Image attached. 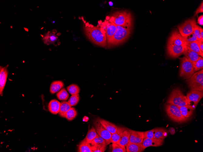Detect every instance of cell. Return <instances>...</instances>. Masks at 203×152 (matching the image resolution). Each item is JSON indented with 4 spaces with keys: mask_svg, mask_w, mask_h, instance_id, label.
Returning <instances> with one entry per match:
<instances>
[{
    "mask_svg": "<svg viewBox=\"0 0 203 152\" xmlns=\"http://www.w3.org/2000/svg\"><path fill=\"white\" fill-rule=\"evenodd\" d=\"M85 35L93 44L104 48L107 47L105 32L101 27L86 25L83 27Z\"/></svg>",
    "mask_w": 203,
    "mask_h": 152,
    "instance_id": "1",
    "label": "cell"
},
{
    "mask_svg": "<svg viewBox=\"0 0 203 152\" xmlns=\"http://www.w3.org/2000/svg\"><path fill=\"white\" fill-rule=\"evenodd\" d=\"M132 29V25H116V32L107 43V47L111 48L119 46L125 42L130 36Z\"/></svg>",
    "mask_w": 203,
    "mask_h": 152,
    "instance_id": "2",
    "label": "cell"
},
{
    "mask_svg": "<svg viewBox=\"0 0 203 152\" xmlns=\"http://www.w3.org/2000/svg\"><path fill=\"white\" fill-rule=\"evenodd\" d=\"M108 20L116 25H132L133 19L131 12L128 10L117 11L114 12Z\"/></svg>",
    "mask_w": 203,
    "mask_h": 152,
    "instance_id": "3",
    "label": "cell"
},
{
    "mask_svg": "<svg viewBox=\"0 0 203 152\" xmlns=\"http://www.w3.org/2000/svg\"><path fill=\"white\" fill-rule=\"evenodd\" d=\"M165 107L167 115L173 121L182 123L189 120V118L185 117L181 114L179 106L171 104H167L165 105Z\"/></svg>",
    "mask_w": 203,
    "mask_h": 152,
    "instance_id": "4",
    "label": "cell"
},
{
    "mask_svg": "<svg viewBox=\"0 0 203 152\" xmlns=\"http://www.w3.org/2000/svg\"><path fill=\"white\" fill-rule=\"evenodd\" d=\"M167 103L178 106L186 105L188 104L186 96L184 94L179 88H176L172 91L167 100Z\"/></svg>",
    "mask_w": 203,
    "mask_h": 152,
    "instance_id": "5",
    "label": "cell"
},
{
    "mask_svg": "<svg viewBox=\"0 0 203 152\" xmlns=\"http://www.w3.org/2000/svg\"><path fill=\"white\" fill-rule=\"evenodd\" d=\"M185 81L190 90L203 92V69L194 73Z\"/></svg>",
    "mask_w": 203,
    "mask_h": 152,
    "instance_id": "6",
    "label": "cell"
},
{
    "mask_svg": "<svg viewBox=\"0 0 203 152\" xmlns=\"http://www.w3.org/2000/svg\"><path fill=\"white\" fill-rule=\"evenodd\" d=\"M180 60V76L184 79H188L194 73L192 62L184 56Z\"/></svg>",
    "mask_w": 203,
    "mask_h": 152,
    "instance_id": "7",
    "label": "cell"
},
{
    "mask_svg": "<svg viewBox=\"0 0 203 152\" xmlns=\"http://www.w3.org/2000/svg\"><path fill=\"white\" fill-rule=\"evenodd\" d=\"M196 23L194 18L189 19L178 25L177 27L179 32L183 37H184L193 32L194 26Z\"/></svg>",
    "mask_w": 203,
    "mask_h": 152,
    "instance_id": "8",
    "label": "cell"
},
{
    "mask_svg": "<svg viewBox=\"0 0 203 152\" xmlns=\"http://www.w3.org/2000/svg\"><path fill=\"white\" fill-rule=\"evenodd\" d=\"M93 125L97 133L105 140L107 145L111 143L112 134L104 128L98 118L93 122Z\"/></svg>",
    "mask_w": 203,
    "mask_h": 152,
    "instance_id": "9",
    "label": "cell"
},
{
    "mask_svg": "<svg viewBox=\"0 0 203 152\" xmlns=\"http://www.w3.org/2000/svg\"><path fill=\"white\" fill-rule=\"evenodd\" d=\"M203 96V92L198 90H191L187 94L188 104L194 110Z\"/></svg>",
    "mask_w": 203,
    "mask_h": 152,
    "instance_id": "10",
    "label": "cell"
},
{
    "mask_svg": "<svg viewBox=\"0 0 203 152\" xmlns=\"http://www.w3.org/2000/svg\"><path fill=\"white\" fill-rule=\"evenodd\" d=\"M187 49L186 45L178 46L167 44V54L171 58H177L183 54Z\"/></svg>",
    "mask_w": 203,
    "mask_h": 152,
    "instance_id": "11",
    "label": "cell"
},
{
    "mask_svg": "<svg viewBox=\"0 0 203 152\" xmlns=\"http://www.w3.org/2000/svg\"><path fill=\"white\" fill-rule=\"evenodd\" d=\"M105 32L107 43L112 39L116 30V25L108 19L105 20L101 26Z\"/></svg>",
    "mask_w": 203,
    "mask_h": 152,
    "instance_id": "12",
    "label": "cell"
},
{
    "mask_svg": "<svg viewBox=\"0 0 203 152\" xmlns=\"http://www.w3.org/2000/svg\"><path fill=\"white\" fill-rule=\"evenodd\" d=\"M184 37L177 30L173 31L168 41V44L180 46L186 45Z\"/></svg>",
    "mask_w": 203,
    "mask_h": 152,
    "instance_id": "13",
    "label": "cell"
},
{
    "mask_svg": "<svg viewBox=\"0 0 203 152\" xmlns=\"http://www.w3.org/2000/svg\"><path fill=\"white\" fill-rule=\"evenodd\" d=\"M144 139L143 132L131 130L129 143L141 144Z\"/></svg>",
    "mask_w": 203,
    "mask_h": 152,
    "instance_id": "14",
    "label": "cell"
},
{
    "mask_svg": "<svg viewBox=\"0 0 203 152\" xmlns=\"http://www.w3.org/2000/svg\"><path fill=\"white\" fill-rule=\"evenodd\" d=\"M7 68V66L4 67H0V94L2 96L8 75Z\"/></svg>",
    "mask_w": 203,
    "mask_h": 152,
    "instance_id": "15",
    "label": "cell"
},
{
    "mask_svg": "<svg viewBox=\"0 0 203 152\" xmlns=\"http://www.w3.org/2000/svg\"><path fill=\"white\" fill-rule=\"evenodd\" d=\"M164 140L155 138H144L142 144L144 149L149 147H159L162 145L164 142Z\"/></svg>",
    "mask_w": 203,
    "mask_h": 152,
    "instance_id": "16",
    "label": "cell"
},
{
    "mask_svg": "<svg viewBox=\"0 0 203 152\" xmlns=\"http://www.w3.org/2000/svg\"><path fill=\"white\" fill-rule=\"evenodd\" d=\"M98 118L104 128L112 134L115 133L117 131L118 127L115 124L100 118Z\"/></svg>",
    "mask_w": 203,
    "mask_h": 152,
    "instance_id": "17",
    "label": "cell"
},
{
    "mask_svg": "<svg viewBox=\"0 0 203 152\" xmlns=\"http://www.w3.org/2000/svg\"><path fill=\"white\" fill-rule=\"evenodd\" d=\"M58 38V36L54 32H48L44 35L42 39L45 44L49 45L55 43Z\"/></svg>",
    "mask_w": 203,
    "mask_h": 152,
    "instance_id": "18",
    "label": "cell"
},
{
    "mask_svg": "<svg viewBox=\"0 0 203 152\" xmlns=\"http://www.w3.org/2000/svg\"><path fill=\"white\" fill-rule=\"evenodd\" d=\"M131 130L126 128L123 132L120 140L117 143L124 148H126L129 142Z\"/></svg>",
    "mask_w": 203,
    "mask_h": 152,
    "instance_id": "19",
    "label": "cell"
},
{
    "mask_svg": "<svg viewBox=\"0 0 203 152\" xmlns=\"http://www.w3.org/2000/svg\"><path fill=\"white\" fill-rule=\"evenodd\" d=\"M60 103L56 99L51 100L48 105V109L52 114H57L60 111Z\"/></svg>",
    "mask_w": 203,
    "mask_h": 152,
    "instance_id": "20",
    "label": "cell"
},
{
    "mask_svg": "<svg viewBox=\"0 0 203 152\" xmlns=\"http://www.w3.org/2000/svg\"><path fill=\"white\" fill-rule=\"evenodd\" d=\"M127 152H142L144 149L142 144L128 143L126 147Z\"/></svg>",
    "mask_w": 203,
    "mask_h": 152,
    "instance_id": "21",
    "label": "cell"
},
{
    "mask_svg": "<svg viewBox=\"0 0 203 152\" xmlns=\"http://www.w3.org/2000/svg\"><path fill=\"white\" fill-rule=\"evenodd\" d=\"M179 107L181 114L185 117L189 118L193 115L194 110L191 106L187 104Z\"/></svg>",
    "mask_w": 203,
    "mask_h": 152,
    "instance_id": "22",
    "label": "cell"
},
{
    "mask_svg": "<svg viewBox=\"0 0 203 152\" xmlns=\"http://www.w3.org/2000/svg\"><path fill=\"white\" fill-rule=\"evenodd\" d=\"M167 135V132L165 129L162 128H154V138L164 140Z\"/></svg>",
    "mask_w": 203,
    "mask_h": 152,
    "instance_id": "23",
    "label": "cell"
},
{
    "mask_svg": "<svg viewBox=\"0 0 203 152\" xmlns=\"http://www.w3.org/2000/svg\"><path fill=\"white\" fill-rule=\"evenodd\" d=\"M71 107V106L66 100H63L60 103V111L58 113L59 115L64 118L67 111Z\"/></svg>",
    "mask_w": 203,
    "mask_h": 152,
    "instance_id": "24",
    "label": "cell"
},
{
    "mask_svg": "<svg viewBox=\"0 0 203 152\" xmlns=\"http://www.w3.org/2000/svg\"><path fill=\"white\" fill-rule=\"evenodd\" d=\"M77 152H92V146L90 144L83 139L78 146Z\"/></svg>",
    "mask_w": 203,
    "mask_h": 152,
    "instance_id": "25",
    "label": "cell"
},
{
    "mask_svg": "<svg viewBox=\"0 0 203 152\" xmlns=\"http://www.w3.org/2000/svg\"><path fill=\"white\" fill-rule=\"evenodd\" d=\"M64 86L63 83L61 81H55L52 82L50 87V93L53 94L59 91Z\"/></svg>",
    "mask_w": 203,
    "mask_h": 152,
    "instance_id": "26",
    "label": "cell"
},
{
    "mask_svg": "<svg viewBox=\"0 0 203 152\" xmlns=\"http://www.w3.org/2000/svg\"><path fill=\"white\" fill-rule=\"evenodd\" d=\"M126 128L122 127H118L117 131L112 134L111 143H117L120 140L123 132Z\"/></svg>",
    "mask_w": 203,
    "mask_h": 152,
    "instance_id": "27",
    "label": "cell"
},
{
    "mask_svg": "<svg viewBox=\"0 0 203 152\" xmlns=\"http://www.w3.org/2000/svg\"><path fill=\"white\" fill-rule=\"evenodd\" d=\"M184 56L192 62L198 60L201 56L196 52L189 50H187L183 53Z\"/></svg>",
    "mask_w": 203,
    "mask_h": 152,
    "instance_id": "28",
    "label": "cell"
},
{
    "mask_svg": "<svg viewBox=\"0 0 203 152\" xmlns=\"http://www.w3.org/2000/svg\"><path fill=\"white\" fill-rule=\"evenodd\" d=\"M197 41L193 42L187 43L186 45L188 49L196 52L199 56L203 57V52L201 51L199 49L197 44Z\"/></svg>",
    "mask_w": 203,
    "mask_h": 152,
    "instance_id": "29",
    "label": "cell"
},
{
    "mask_svg": "<svg viewBox=\"0 0 203 152\" xmlns=\"http://www.w3.org/2000/svg\"><path fill=\"white\" fill-rule=\"evenodd\" d=\"M90 144L91 146L95 147L107 146L105 140L97 133L96 137L91 141Z\"/></svg>",
    "mask_w": 203,
    "mask_h": 152,
    "instance_id": "30",
    "label": "cell"
},
{
    "mask_svg": "<svg viewBox=\"0 0 203 152\" xmlns=\"http://www.w3.org/2000/svg\"><path fill=\"white\" fill-rule=\"evenodd\" d=\"M97 133L94 127L89 129L84 140L90 144L91 141L96 137Z\"/></svg>",
    "mask_w": 203,
    "mask_h": 152,
    "instance_id": "31",
    "label": "cell"
},
{
    "mask_svg": "<svg viewBox=\"0 0 203 152\" xmlns=\"http://www.w3.org/2000/svg\"><path fill=\"white\" fill-rule=\"evenodd\" d=\"M194 73L203 69V59L201 57L197 60L192 62Z\"/></svg>",
    "mask_w": 203,
    "mask_h": 152,
    "instance_id": "32",
    "label": "cell"
},
{
    "mask_svg": "<svg viewBox=\"0 0 203 152\" xmlns=\"http://www.w3.org/2000/svg\"><path fill=\"white\" fill-rule=\"evenodd\" d=\"M77 115V112L75 109L71 107L67 112L65 118L69 121L73 120Z\"/></svg>",
    "mask_w": 203,
    "mask_h": 152,
    "instance_id": "33",
    "label": "cell"
},
{
    "mask_svg": "<svg viewBox=\"0 0 203 152\" xmlns=\"http://www.w3.org/2000/svg\"><path fill=\"white\" fill-rule=\"evenodd\" d=\"M58 99L60 100H66L69 97V95L64 88L62 89L56 94Z\"/></svg>",
    "mask_w": 203,
    "mask_h": 152,
    "instance_id": "34",
    "label": "cell"
},
{
    "mask_svg": "<svg viewBox=\"0 0 203 152\" xmlns=\"http://www.w3.org/2000/svg\"><path fill=\"white\" fill-rule=\"evenodd\" d=\"M69 93L71 95L79 94L80 91L79 87L76 84H71L67 87Z\"/></svg>",
    "mask_w": 203,
    "mask_h": 152,
    "instance_id": "35",
    "label": "cell"
},
{
    "mask_svg": "<svg viewBox=\"0 0 203 152\" xmlns=\"http://www.w3.org/2000/svg\"><path fill=\"white\" fill-rule=\"evenodd\" d=\"M79 100V94H76L72 95L67 102L71 106H73L76 105L77 104Z\"/></svg>",
    "mask_w": 203,
    "mask_h": 152,
    "instance_id": "36",
    "label": "cell"
},
{
    "mask_svg": "<svg viewBox=\"0 0 203 152\" xmlns=\"http://www.w3.org/2000/svg\"><path fill=\"white\" fill-rule=\"evenodd\" d=\"M112 152H126V148L122 147L117 143H112Z\"/></svg>",
    "mask_w": 203,
    "mask_h": 152,
    "instance_id": "37",
    "label": "cell"
},
{
    "mask_svg": "<svg viewBox=\"0 0 203 152\" xmlns=\"http://www.w3.org/2000/svg\"><path fill=\"white\" fill-rule=\"evenodd\" d=\"M184 37L186 43L193 42L197 41V37L193 32Z\"/></svg>",
    "mask_w": 203,
    "mask_h": 152,
    "instance_id": "38",
    "label": "cell"
},
{
    "mask_svg": "<svg viewBox=\"0 0 203 152\" xmlns=\"http://www.w3.org/2000/svg\"><path fill=\"white\" fill-rule=\"evenodd\" d=\"M154 133V128L151 130L143 132L144 138H153Z\"/></svg>",
    "mask_w": 203,
    "mask_h": 152,
    "instance_id": "39",
    "label": "cell"
},
{
    "mask_svg": "<svg viewBox=\"0 0 203 152\" xmlns=\"http://www.w3.org/2000/svg\"><path fill=\"white\" fill-rule=\"evenodd\" d=\"M199 27L198 25L196 24L194 27L193 32L197 37V41H202L200 35Z\"/></svg>",
    "mask_w": 203,
    "mask_h": 152,
    "instance_id": "40",
    "label": "cell"
},
{
    "mask_svg": "<svg viewBox=\"0 0 203 152\" xmlns=\"http://www.w3.org/2000/svg\"><path fill=\"white\" fill-rule=\"evenodd\" d=\"M107 146L93 147L92 146V152H104L106 149Z\"/></svg>",
    "mask_w": 203,
    "mask_h": 152,
    "instance_id": "41",
    "label": "cell"
},
{
    "mask_svg": "<svg viewBox=\"0 0 203 152\" xmlns=\"http://www.w3.org/2000/svg\"><path fill=\"white\" fill-rule=\"evenodd\" d=\"M203 12V1L201 3V4L196 9L195 14L194 16H195L198 14Z\"/></svg>",
    "mask_w": 203,
    "mask_h": 152,
    "instance_id": "42",
    "label": "cell"
},
{
    "mask_svg": "<svg viewBox=\"0 0 203 152\" xmlns=\"http://www.w3.org/2000/svg\"><path fill=\"white\" fill-rule=\"evenodd\" d=\"M198 23L201 25H203V15H201L199 16L198 19Z\"/></svg>",
    "mask_w": 203,
    "mask_h": 152,
    "instance_id": "43",
    "label": "cell"
},
{
    "mask_svg": "<svg viewBox=\"0 0 203 152\" xmlns=\"http://www.w3.org/2000/svg\"><path fill=\"white\" fill-rule=\"evenodd\" d=\"M198 46L201 51L203 52V41H197Z\"/></svg>",
    "mask_w": 203,
    "mask_h": 152,
    "instance_id": "44",
    "label": "cell"
},
{
    "mask_svg": "<svg viewBox=\"0 0 203 152\" xmlns=\"http://www.w3.org/2000/svg\"><path fill=\"white\" fill-rule=\"evenodd\" d=\"M200 35L202 41H203V29L201 27H199Z\"/></svg>",
    "mask_w": 203,
    "mask_h": 152,
    "instance_id": "45",
    "label": "cell"
}]
</instances>
